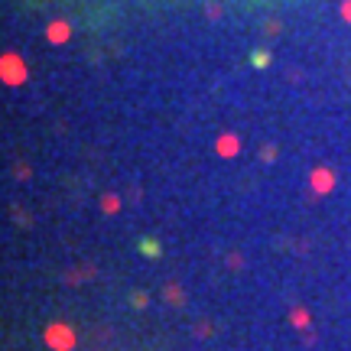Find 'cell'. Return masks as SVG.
Returning a JSON list of instances; mask_svg holds the SVG:
<instances>
[{
  "label": "cell",
  "mask_w": 351,
  "mask_h": 351,
  "mask_svg": "<svg viewBox=\"0 0 351 351\" xmlns=\"http://www.w3.org/2000/svg\"><path fill=\"white\" fill-rule=\"evenodd\" d=\"M251 62L254 65H257V69H263V65H267V62H270V56H267V52H254V56H251Z\"/></svg>",
  "instance_id": "6da1fadb"
}]
</instances>
